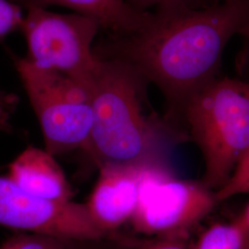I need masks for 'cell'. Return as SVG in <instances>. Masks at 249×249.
Instances as JSON below:
<instances>
[{
	"instance_id": "cell-9",
	"label": "cell",
	"mask_w": 249,
	"mask_h": 249,
	"mask_svg": "<svg viewBox=\"0 0 249 249\" xmlns=\"http://www.w3.org/2000/svg\"><path fill=\"white\" fill-rule=\"evenodd\" d=\"M8 177L36 198L55 203L72 201L71 184L55 156L45 149L27 147L9 164Z\"/></svg>"
},
{
	"instance_id": "cell-4",
	"label": "cell",
	"mask_w": 249,
	"mask_h": 249,
	"mask_svg": "<svg viewBox=\"0 0 249 249\" xmlns=\"http://www.w3.org/2000/svg\"><path fill=\"white\" fill-rule=\"evenodd\" d=\"M16 68L41 126L45 150L53 156L84 151L93 121L89 87L62 73L37 68L25 57L16 61Z\"/></svg>"
},
{
	"instance_id": "cell-14",
	"label": "cell",
	"mask_w": 249,
	"mask_h": 249,
	"mask_svg": "<svg viewBox=\"0 0 249 249\" xmlns=\"http://www.w3.org/2000/svg\"><path fill=\"white\" fill-rule=\"evenodd\" d=\"M140 243L114 233L96 239H68L66 249H139Z\"/></svg>"
},
{
	"instance_id": "cell-2",
	"label": "cell",
	"mask_w": 249,
	"mask_h": 249,
	"mask_svg": "<svg viewBox=\"0 0 249 249\" xmlns=\"http://www.w3.org/2000/svg\"><path fill=\"white\" fill-rule=\"evenodd\" d=\"M89 80L93 121L84 151L94 164L169 167L171 127L145 114L147 81L127 63L99 57Z\"/></svg>"
},
{
	"instance_id": "cell-1",
	"label": "cell",
	"mask_w": 249,
	"mask_h": 249,
	"mask_svg": "<svg viewBox=\"0 0 249 249\" xmlns=\"http://www.w3.org/2000/svg\"><path fill=\"white\" fill-rule=\"evenodd\" d=\"M249 0L223 1L192 9L183 0L160 7L130 35L112 36L94 46L99 57L130 65L156 85L167 103V121L182 116L188 100L216 79L231 38L245 34Z\"/></svg>"
},
{
	"instance_id": "cell-7",
	"label": "cell",
	"mask_w": 249,
	"mask_h": 249,
	"mask_svg": "<svg viewBox=\"0 0 249 249\" xmlns=\"http://www.w3.org/2000/svg\"><path fill=\"white\" fill-rule=\"evenodd\" d=\"M0 226L62 239L108 235L92 222L85 203H55L36 198L8 176H0Z\"/></svg>"
},
{
	"instance_id": "cell-12",
	"label": "cell",
	"mask_w": 249,
	"mask_h": 249,
	"mask_svg": "<svg viewBox=\"0 0 249 249\" xmlns=\"http://www.w3.org/2000/svg\"><path fill=\"white\" fill-rule=\"evenodd\" d=\"M249 193V146L235 164L227 181L216 191V202L231 198V196Z\"/></svg>"
},
{
	"instance_id": "cell-10",
	"label": "cell",
	"mask_w": 249,
	"mask_h": 249,
	"mask_svg": "<svg viewBox=\"0 0 249 249\" xmlns=\"http://www.w3.org/2000/svg\"><path fill=\"white\" fill-rule=\"evenodd\" d=\"M18 4L62 6L98 21L111 36L130 35L139 30L150 17V12L132 8L125 0H17Z\"/></svg>"
},
{
	"instance_id": "cell-19",
	"label": "cell",
	"mask_w": 249,
	"mask_h": 249,
	"mask_svg": "<svg viewBox=\"0 0 249 249\" xmlns=\"http://www.w3.org/2000/svg\"><path fill=\"white\" fill-rule=\"evenodd\" d=\"M235 221L240 223L244 228H246L248 231H249V203L240 216L235 219Z\"/></svg>"
},
{
	"instance_id": "cell-20",
	"label": "cell",
	"mask_w": 249,
	"mask_h": 249,
	"mask_svg": "<svg viewBox=\"0 0 249 249\" xmlns=\"http://www.w3.org/2000/svg\"><path fill=\"white\" fill-rule=\"evenodd\" d=\"M245 35H247V36H249V25L247 27V30H246V33H245Z\"/></svg>"
},
{
	"instance_id": "cell-6",
	"label": "cell",
	"mask_w": 249,
	"mask_h": 249,
	"mask_svg": "<svg viewBox=\"0 0 249 249\" xmlns=\"http://www.w3.org/2000/svg\"><path fill=\"white\" fill-rule=\"evenodd\" d=\"M216 203L214 192L201 182L176 178L170 167H151L144 174L130 223L148 236L189 233Z\"/></svg>"
},
{
	"instance_id": "cell-17",
	"label": "cell",
	"mask_w": 249,
	"mask_h": 249,
	"mask_svg": "<svg viewBox=\"0 0 249 249\" xmlns=\"http://www.w3.org/2000/svg\"><path fill=\"white\" fill-rule=\"evenodd\" d=\"M11 107L10 102L0 95V130L9 131L11 129L10 124Z\"/></svg>"
},
{
	"instance_id": "cell-21",
	"label": "cell",
	"mask_w": 249,
	"mask_h": 249,
	"mask_svg": "<svg viewBox=\"0 0 249 249\" xmlns=\"http://www.w3.org/2000/svg\"><path fill=\"white\" fill-rule=\"evenodd\" d=\"M247 249H249V243H248V248H247Z\"/></svg>"
},
{
	"instance_id": "cell-18",
	"label": "cell",
	"mask_w": 249,
	"mask_h": 249,
	"mask_svg": "<svg viewBox=\"0 0 249 249\" xmlns=\"http://www.w3.org/2000/svg\"><path fill=\"white\" fill-rule=\"evenodd\" d=\"M132 8L140 11H147V9L156 7V9L171 4L177 0H125Z\"/></svg>"
},
{
	"instance_id": "cell-15",
	"label": "cell",
	"mask_w": 249,
	"mask_h": 249,
	"mask_svg": "<svg viewBox=\"0 0 249 249\" xmlns=\"http://www.w3.org/2000/svg\"><path fill=\"white\" fill-rule=\"evenodd\" d=\"M21 6L10 0H0V40L21 29L23 22Z\"/></svg>"
},
{
	"instance_id": "cell-16",
	"label": "cell",
	"mask_w": 249,
	"mask_h": 249,
	"mask_svg": "<svg viewBox=\"0 0 249 249\" xmlns=\"http://www.w3.org/2000/svg\"><path fill=\"white\" fill-rule=\"evenodd\" d=\"M189 233H176L154 237L141 244L139 249H190Z\"/></svg>"
},
{
	"instance_id": "cell-5",
	"label": "cell",
	"mask_w": 249,
	"mask_h": 249,
	"mask_svg": "<svg viewBox=\"0 0 249 249\" xmlns=\"http://www.w3.org/2000/svg\"><path fill=\"white\" fill-rule=\"evenodd\" d=\"M19 5L26 9L21 30L28 47L27 60L89 87L99 59L93 45L102 29L98 21L76 12L59 14L34 4Z\"/></svg>"
},
{
	"instance_id": "cell-11",
	"label": "cell",
	"mask_w": 249,
	"mask_h": 249,
	"mask_svg": "<svg viewBox=\"0 0 249 249\" xmlns=\"http://www.w3.org/2000/svg\"><path fill=\"white\" fill-rule=\"evenodd\" d=\"M249 239V231L234 220L213 224L190 249H247Z\"/></svg>"
},
{
	"instance_id": "cell-8",
	"label": "cell",
	"mask_w": 249,
	"mask_h": 249,
	"mask_svg": "<svg viewBox=\"0 0 249 249\" xmlns=\"http://www.w3.org/2000/svg\"><path fill=\"white\" fill-rule=\"evenodd\" d=\"M150 166L107 165L85 203L92 222L106 234L130 222L138 204L144 174Z\"/></svg>"
},
{
	"instance_id": "cell-3",
	"label": "cell",
	"mask_w": 249,
	"mask_h": 249,
	"mask_svg": "<svg viewBox=\"0 0 249 249\" xmlns=\"http://www.w3.org/2000/svg\"><path fill=\"white\" fill-rule=\"evenodd\" d=\"M182 116L203 156L200 182L216 191L249 148V81L214 79L188 100Z\"/></svg>"
},
{
	"instance_id": "cell-22",
	"label": "cell",
	"mask_w": 249,
	"mask_h": 249,
	"mask_svg": "<svg viewBox=\"0 0 249 249\" xmlns=\"http://www.w3.org/2000/svg\"><path fill=\"white\" fill-rule=\"evenodd\" d=\"M223 1H231V0H223Z\"/></svg>"
},
{
	"instance_id": "cell-13",
	"label": "cell",
	"mask_w": 249,
	"mask_h": 249,
	"mask_svg": "<svg viewBox=\"0 0 249 249\" xmlns=\"http://www.w3.org/2000/svg\"><path fill=\"white\" fill-rule=\"evenodd\" d=\"M67 241L45 234L18 232L4 242L0 249H66Z\"/></svg>"
}]
</instances>
